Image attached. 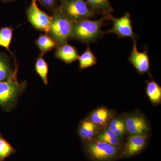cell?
Segmentation results:
<instances>
[{"instance_id": "cell-1", "label": "cell", "mask_w": 161, "mask_h": 161, "mask_svg": "<svg viewBox=\"0 0 161 161\" xmlns=\"http://www.w3.org/2000/svg\"><path fill=\"white\" fill-rule=\"evenodd\" d=\"M110 14L103 15L98 20L87 19L74 22L72 38L87 44L96 42L104 34L101 28Z\"/></svg>"}, {"instance_id": "cell-2", "label": "cell", "mask_w": 161, "mask_h": 161, "mask_svg": "<svg viewBox=\"0 0 161 161\" xmlns=\"http://www.w3.org/2000/svg\"><path fill=\"white\" fill-rule=\"evenodd\" d=\"M17 72L16 67L7 80L0 81V106L7 111L15 107L18 98L26 88V82L18 81Z\"/></svg>"}, {"instance_id": "cell-3", "label": "cell", "mask_w": 161, "mask_h": 161, "mask_svg": "<svg viewBox=\"0 0 161 161\" xmlns=\"http://www.w3.org/2000/svg\"><path fill=\"white\" fill-rule=\"evenodd\" d=\"M52 22L49 32L50 36L53 39L57 46L67 43L73 39L74 22L65 16L58 6L53 9Z\"/></svg>"}, {"instance_id": "cell-4", "label": "cell", "mask_w": 161, "mask_h": 161, "mask_svg": "<svg viewBox=\"0 0 161 161\" xmlns=\"http://www.w3.org/2000/svg\"><path fill=\"white\" fill-rule=\"evenodd\" d=\"M85 150L94 161H113L120 155V147L94 139L87 142Z\"/></svg>"}, {"instance_id": "cell-5", "label": "cell", "mask_w": 161, "mask_h": 161, "mask_svg": "<svg viewBox=\"0 0 161 161\" xmlns=\"http://www.w3.org/2000/svg\"><path fill=\"white\" fill-rule=\"evenodd\" d=\"M60 10L73 22L90 19L97 14L90 9L85 0H60Z\"/></svg>"}, {"instance_id": "cell-6", "label": "cell", "mask_w": 161, "mask_h": 161, "mask_svg": "<svg viewBox=\"0 0 161 161\" xmlns=\"http://www.w3.org/2000/svg\"><path fill=\"white\" fill-rule=\"evenodd\" d=\"M37 1L32 0L31 4L26 11L27 19L35 29L48 34L53 17L38 7Z\"/></svg>"}, {"instance_id": "cell-7", "label": "cell", "mask_w": 161, "mask_h": 161, "mask_svg": "<svg viewBox=\"0 0 161 161\" xmlns=\"http://www.w3.org/2000/svg\"><path fill=\"white\" fill-rule=\"evenodd\" d=\"M108 20L113 22V27L108 31H104V34H115L119 38L129 37L133 40L138 39V36L135 34L133 31L130 13H126L119 18H115L110 14Z\"/></svg>"}, {"instance_id": "cell-8", "label": "cell", "mask_w": 161, "mask_h": 161, "mask_svg": "<svg viewBox=\"0 0 161 161\" xmlns=\"http://www.w3.org/2000/svg\"><path fill=\"white\" fill-rule=\"evenodd\" d=\"M137 40H133L132 52L128 60L141 75L149 73L150 69V58L148 55V47H144L143 52L139 51L137 48Z\"/></svg>"}, {"instance_id": "cell-9", "label": "cell", "mask_w": 161, "mask_h": 161, "mask_svg": "<svg viewBox=\"0 0 161 161\" xmlns=\"http://www.w3.org/2000/svg\"><path fill=\"white\" fill-rule=\"evenodd\" d=\"M147 141V135H130L120 153V157L130 158L138 154L146 147Z\"/></svg>"}, {"instance_id": "cell-10", "label": "cell", "mask_w": 161, "mask_h": 161, "mask_svg": "<svg viewBox=\"0 0 161 161\" xmlns=\"http://www.w3.org/2000/svg\"><path fill=\"white\" fill-rule=\"evenodd\" d=\"M125 124L126 131L130 135H147L149 130L147 121L141 115H133L127 117Z\"/></svg>"}, {"instance_id": "cell-11", "label": "cell", "mask_w": 161, "mask_h": 161, "mask_svg": "<svg viewBox=\"0 0 161 161\" xmlns=\"http://www.w3.org/2000/svg\"><path fill=\"white\" fill-rule=\"evenodd\" d=\"M55 57L66 64H69L78 60L79 55L76 47L66 43L57 47Z\"/></svg>"}, {"instance_id": "cell-12", "label": "cell", "mask_w": 161, "mask_h": 161, "mask_svg": "<svg viewBox=\"0 0 161 161\" xmlns=\"http://www.w3.org/2000/svg\"><path fill=\"white\" fill-rule=\"evenodd\" d=\"M101 127L90 121L85 119L81 122L78 130V133L80 138L88 142L93 140L99 132Z\"/></svg>"}, {"instance_id": "cell-13", "label": "cell", "mask_w": 161, "mask_h": 161, "mask_svg": "<svg viewBox=\"0 0 161 161\" xmlns=\"http://www.w3.org/2000/svg\"><path fill=\"white\" fill-rule=\"evenodd\" d=\"M111 111L106 108H100L95 110L90 115L89 119L101 127L105 125L112 117Z\"/></svg>"}, {"instance_id": "cell-14", "label": "cell", "mask_w": 161, "mask_h": 161, "mask_svg": "<svg viewBox=\"0 0 161 161\" xmlns=\"http://www.w3.org/2000/svg\"><path fill=\"white\" fill-rule=\"evenodd\" d=\"M150 75L151 80L146 81V93L153 104L157 105L160 104L161 102V87L153 80L150 74Z\"/></svg>"}, {"instance_id": "cell-15", "label": "cell", "mask_w": 161, "mask_h": 161, "mask_svg": "<svg viewBox=\"0 0 161 161\" xmlns=\"http://www.w3.org/2000/svg\"><path fill=\"white\" fill-rule=\"evenodd\" d=\"M92 11L103 15L110 14L113 11L110 0H85Z\"/></svg>"}, {"instance_id": "cell-16", "label": "cell", "mask_w": 161, "mask_h": 161, "mask_svg": "<svg viewBox=\"0 0 161 161\" xmlns=\"http://www.w3.org/2000/svg\"><path fill=\"white\" fill-rule=\"evenodd\" d=\"M78 60L79 61V69L81 70L86 69L95 65L98 60L91 50L89 43L87 44L85 52L79 56Z\"/></svg>"}, {"instance_id": "cell-17", "label": "cell", "mask_w": 161, "mask_h": 161, "mask_svg": "<svg viewBox=\"0 0 161 161\" xmlns=\"http://www.w3.org/2000/svg\"><path fill=\"white\" fill-rule=\"evenodd\" d=\"M35 43L41 52V53L43 55L57 47L54 40L47 33L40 35Z\"/></svg>"}, {"instance_id": "cell-18", "label": "cell", "mask_w": 161, "mask_h": 161, "mask_svg": "<svg viewBox=\"0 0 161 161\" xmlns=\"http://www.w3.org/2000/svg\"><path fill=\"white\" fill-rule=\"evenodd\" d=\"M43 55L40 53L36 60L35 67L36 72L42 79L43 83L47 85L48 84V67L46 61L43 58Z\"/></svg>"}, {"instance_id": "cell-19", "label": "cell", "mask_w": 161, "mask_h": 161, "mask_svg": "<svg viewBox=\"0 0 161 161\" xmlns=\"http://www.w3.org/2000/svg\"><path fill=\"white\" fill-rule=\"evenodd\" d=\"M94 139L103 141L113 146L119 147H120L121 143L120 139L108 129H106L102 132H99L97 135L95 136Z\"/></svg>"}, {"instance_id": "cell-20", "label": "cell", "mask_w": 161, "mask_h": 161, "mask_svg": "<svg viewBox=\"0 0 161 161\" xmlns=\"http://www.w3.org/2000/svg\"><path fill=\"white\" fill-rule=\"evenodd\" d=\"M16 152L17 150L0 133V161H5Z\"/></svg>"}, {"instance_id": "cell-21", "label": "cell", "mask_w": 161, "mask_h": 161, "mask_svg": "<svg viewBox=\"0 0 161 161\" xmlns=\"http://www.w3.org/2000/svg\"><path fill=\"white\" fill-rule=\"evenodd\" d=\"M108 129L117 136L120 139L126 132L125 120L121 118L113 119L110 121Z\"/></svg>"}, {"instance_id": "cell-22", "label": "cell", "mask_w": 161, "mask_h": 161, "mask_svg": "<svg viewBox=\"0 0 161 161\" xmlns=\"http://www.w3.org/2000/svg\"><path fill=\"white\" fill-rule=\"evenodd\" d=\"M13 28L11 27H2L0 29V46L9 51V46L13 37Z\"/></svg>"}, {"instance_id": "cell-23", "label": "cell", "mask_w": 161, "mask_h": 161, "mask_svg": "<svg viewBox=\"0 0 161 161\" xmlns=\"http://www.w3.org/2000/svg\"><path fill=\"white\" fill-rule=\"evenodd\" d=\"M13 72L7 60L0 55V81L7 80Z\"/></svg>"}, {"instance_id": "cell-24", "label": "cell", "mask_w": 161, "mask_h": 161, "mask_svg": "<svg viewBox=\"0 0 161 161\" xmlns=\"http://www.w3.org/2000/svg\"><path fill=\"white\" fill-rule=\"evenodd\" d=\"M42 6L49 9L55 8L57 0H38Z\"/></svg>"}]
</instances>
